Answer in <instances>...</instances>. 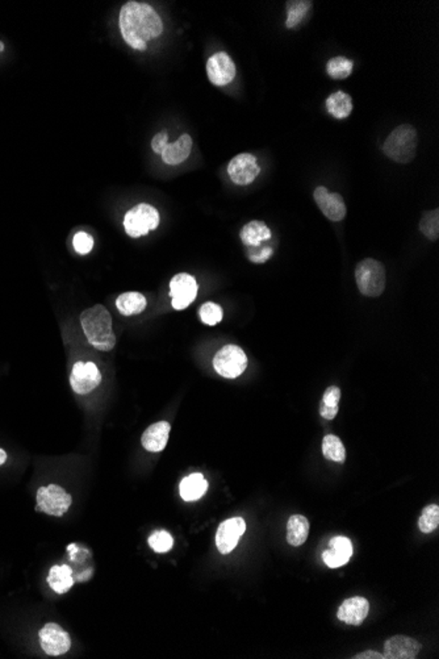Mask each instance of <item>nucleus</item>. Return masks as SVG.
I'll list each match as a JSON object with an SVG mask.
<instances>
[{"instance_id": "1", "label": "nucleus", "mask_w": 439, "mask_h": 659, "mask_svg": "<svg viewBox=\"0 0 439 659\" xmlns=\"http://www.w3.org/2000/svg\"><path fill=\"white\" fill-rule=\"evenodd\" d=\"M119 26L124 41L141 52L147 50V41L164 32V23L156 9L139 1H128L121 7Z\"/></svg>"}, {"instance_id": "2", "label": "nucleus", "mask_w": 439, "mask_h": 659, "mask_svg": "<svg viewBox=\"0 0 439 659\" xmlns=\"http://www.w3.org/2000/svg\"><path fill=\"white\" fill-rule=\"evenodd\" d=\"M84 336L93 348L101 351H110L116 345V336L112 330V317L106 307L101 304L82 312L81 315Z\"/></svg>"}, {"instance_id": "3", "label": "nucleus", "mask_w": 439, "mask_h": 659, "mask_svg": "<svg viewBox=\"0 0 439 659\" xmlns=\"http://www.w3.org/2000/svg\"><path fill=\"white\" fill-rule=\"evenodd\" d=\"M417 150V130L409 124H404L392 130L385 140L383 152L389 159L399 164L413 161Z\"/></svg>"}, {"instance_id": "4", "label": "nucleus", "mask_w": 439, "mask_h": 659, "mask_svg": "<svg viewBox=\"0 0 439 659\" xmlns=\"http://www.w3.org/2000/svg\"><path fill=\"white\" fill-rule=\"evenodd\" d=\"M358 290L368 298L380 296L385 288V269L382 262L374 258L360 261L355 267Z\"/></svg>"}, {"instance_id": "5", "label": "nucleus", "mask_w": 439, "mask_h": 659, "mask_svg": "<svg viewBox=\"0 0 439 659\" xmlns=\"http://www.w3.org/2000/svg\"><path fill=\"white\" fill-rule=\"evenodd\" d=\"M159 220V213L153 205L141 203L127 212L124 218V228L130 237H142L147 236L150 230L158 228Z\"/></svg>"}, {"instance_id": "6", "label": "nucleus", "mask_w": 439, "mask_h": 659, "mask_svg": "<svg viewBox=\"0 0 439 659\" xmlns=\"http://www.w3.org/2000/svg\"><path fill=\"white\" fill-rule=\"evenodd\" d=\"M213 367L219 376L236 379L246 370V354L237 345H225L213 358Z\"/></svg>"}, {"instance_id": "7", "label": "nucleus", "mask_w": 439, "mask_h": 659, "mask_svg": "<svg viewBox=\"0 0 439 659\" xmlns=\"http://www.w3.org/2000/svg\"><path fill=\"white\" fill-rule=\"evenodd\" d=\"M72 496L59 485L41 487L37 491V511L61 517L72 505Z\"/></svg>"}, {"instance_id": "8", "label": "nucleus", "mask_w": 439, "mask_h": 659, "mask_svg": "<svg viewBox=\"0 0 439 659\" xmlns=\"http://www.w3.org/2000/svg\"><path fill=\"white\" fill-rule=\"evenodd\" d=\"M101 374L93 362H76L70 374V385L78 395L90 394L101 385Z\"/></svg>"}, {"instance_id": "9", "label": "nucleus", "mask_w": 439, "mask_h": 659, "mask_svg": "<svg viewBox=\"0 0 439 659\" xmlns=\"http://www.w3.org/2000/svg\"><path fill=\"white\" fill-rule=\"evenodd\" d=\"M198 282L193 278V275L182 274L175 275L174 278L170 282V296H171V304L176 311H183L186 310L198 296Z\"/></svg>"}, {"instance_id": "10", "label": "nucleus", "mask_w": 439, "mask_h": 659, "mask_svg": "<svg viewBox=\"0 0 439 659\" xmlns=\"http://www.w3.org/2000/svg\"><path fill=\"white\" fill-rule=\"evenodd\" d=\"M40 643L47 655H62L70 650L72 638L58 624L49 623L40 631Z\"/></svg>"}, {"instance_id": "11", "label": "nucleus", "mask_w": 439, "mask_h": 659, "mask_svg": "<svg viewBox=\"0 0 439 659\" xmlns=\"http://www.w3.org/2000/svg\"><path fill=\"white\" fill-rule=\"evenodd\" d=\"M261 173V167L256 164V156L250 153H241L234 157L228 165L229 178L238 186H247L256 181Z\"/></svg>"}, {"instance_id": "12", "label": "nucleus", "mask_w": 439, "mask_h": 659, "mask_svg": "<svg viewBox=\"0 0 439 659\" xmlns=\"http://www.w3.org/2000/svg\"><path fill=\"white\" fill-rule=\"evenodd\" d=\"M246 531V522L242 517L228 519L221 525L216 533V546L221 554H229L236 549L238 541Z\"/></svg>"}, {"instance_id": "13", "label": "nucleus", "mask_w": 439, "mask_h": 659, "mask_svg": "<svg viewBox=\"0 0 439 659\" xmlns=\"http://www.w3.org/2000/svg\"><path fill=\"white\" fill-rule=\"evenodd\" d=\"M207 74L215 86H227L236 77V64L224 52L212 55L207 62Z\"/></svg>"}, {"instance_id": "14", "label": "nucleus", "mask_w": 439, "mask_h": 659, "mask_svg": "<svg viewBox=\"0 0 439 659\" xmlns=\"http://www.w3.org/2000/svg\"><path fill=\"white\" fill-rule=\"evenodd\" d=\"M313 198L317 203L321 212L325 218L338 223L345 219L346 216V204L343 198L337 193H329V190L324 186H320L314 190Z\"/></svg>"}, {"instance_id": "15", "label": "nucleus", "mask_w": 439, "mask_h": 659, "mask_svg": "<svg viewBox=\"0 0 439 659\" xmlns=\"http://www.w3.org/2000/svg\"><path fill=\"white\" fill-rule=\"evenodd\" d=\"M421 650V645L416 640L406 636H394L384 643V654L387 659H413Z\"/></svg>"}, {"instance_id": "16", "label": "nucleus", "mask_w": 439, "mask_h": 659, "mask_svg": "<svg viewBox=\"0 0 439 659\" xmlns=\"http://www.w3.org/2000/svg\"><path fill=\"white\" fill-rule=\"evenodd\" d=\"M368 612H370V603L366 597L355 596V597H350L342 603L337 612V617L343 623L358 626L366 620Z\"/></svg>"}, {"instance_id": "17", "label": "nucleus", "mask_w": 439, "mask_h": 659, "mask_svg": "<svg viewBox=\"0 0 439 659\" xmlns=\"http://www.w3.org/2000/svg\"><path fill=\"white\" fill-rule=\"evenodd\" d=\"M353 556V543L346 537H334L330 540L329 549L322 553L325 565L330 568H337L346 565Z\"/></svg>"}, {"instance_id": "18", "label": "nucleus", "mask_w": 439, "mask_h": 659, "mask_svg": "<svg viewBox=\"0 0 439 659\" xmlns=\"http://www.w3.org/2000/svg\"><path fill=\"white\" fill-rule=\"evenodd\" d=\"M171 425L167 422H159L150 425L142 434V446L150 453H159L166 448Z\"/></svg>"}, {"instance_id": "19", "label": "nucleus", "mask_w": 439, "mask_h": 659, "mask_svg": "<svg viewBox=\"0 0 439 659\" xmlns=\"http://www.w3.org/2000/svg\"><path fill=\"white\" fill-rule=\"evenodd\" d=\"M191 149L193 138L190 135H182L175 142L169 144L161 156L167 165H181L191 154Z\"/></svg>"}, {"instance_id": "20", "label": "nucleus", "mask_w": 439, "mask_h": 659, "mask_svg": "<svg viewBox=\"0 0 439 659\" xmlns=\"http://www.w3.org/2000/svg\"><path fill=\"white\" fill-rule=\"evenodd\" d=\"M208 491V482L199 473L186 476L179 485V494L186 502H195Z\"/></svg>"}, {"instance_id": "21", "label": "nucleus", "mask_w": 439, "mask_h": 659, "mask_svg": "<svg viewBox=\"0 0 439 659\" xmlns=\"http://www.w3.org/2000/svg\"><path fill=\"white\" fill-rule=\"evenodd\" d=\"M47 583L57 594H66L74 586L73 570L67 565L53 566L49 571Z\"/></svg>"}, {"instance_id": "22", "label": "nucleus", "mask_w": 439, "mask_h": 659, "mask_svg": "<svg viewBox=\"0 0 439 659\" xmlns=\"http://www.w3.org/2000/svg\"><path fill=\"white\" fill-rule=\"evenodd\" d=\"M309 534V522L302 514H293L287 524V541L292 546H302Z\"/></svg>"}, {"instance_id": "23", "label": "nucleus", "mask_w": 439, "mask_h": 659, "mask_svg": "<svg viewBox=\"0 0 439 659\" xmlns=\"http://www.w3.org/2000/svg\"><path fill=\"white\" fill-rule=\"evenodd\" d=\"M271 238V230L262 221H250L241 230V241L247 247H259Z\"/></svg>"}, {"instance_id": "24", "label": "nucleus", "mask_w": 439, "mask_h": 659, "mask_svg": "<svg viewBox=\"0 0 439 659\" xmlns=\"http://www.w3.org/2000/svg\"><path fill=\"white\" fill-rule=\"evenodd\" d=\"M325 106L334 119H346L353 111V99L346 92L337 91L330 95L325 101Z\"/></svg>"}, {"instance_id": "25", "label": "nucleus", "mask_w": 439, "mask_h": 659, "mask_svg": "<svg viewBox=\"0 0 439 659\" xmlns=\"http://www.w3.org/2000/svg\"><path fill=\"white\" fill-rule=\"evenodd\" d=\"M147 299L142 293H125L116 299V308L124 316H135L147 308Z\"/></svg>"}, {"instance_id": "26", "label": "nucleus", "mask_w": 439, "mask_h": 659, "mask_svg": "<svg viewBox=\"0 0 439 659\" xmlns=\"http://www.w3.org/2000/svg\"><path fill=\"white\" fill-rule=\"evenodd\" d=\"M341 400V390L337 385H330L325 390L320 404V415L326 420L336 419L338 413V404Z\"/></svg>"}, {"instance_id": "27", "label": "nucleus", "mask_w": 439, "mask_h": 659, "mask_svg": "<svg viewBox=\"0 0 439 659\" xmlns=\"http://www.w3.org/2000/svg\"><path fill=\"white\" fill-rule=\"evenodd\" d=\"M322 454L326 459L343 463L346 461V450L339 437L328 434L322 439Z\"/></svg>"}, {"instance_id": "28", "label": "nucleus", "mask_w": 439, "mask_h": 659, "mask_svg": "<svg viewBox=\"0 0 439 659\" xmlns=\"http://www.w3.org/2000/svg\"><path fill=\"white\" fill-rule=\"evenodd\" d=\"M354 62L346 57H334L326 64V73L333 79H346L353 73Z\"/></svg>"}, {"instance_id": "29", "label": "nucleus", "mask_w": 439, "mask_h": 659, "mask_svg": "<svg viewBox=\"0 0 439 659\" xmlns=\"http://www.w3.org/2000/svg\"><path fill=\"white\" fill-rule=\"evenodd\" d=\"M311 1H287V20H285V27L295 28L299 26L305 18L307 12L311 9Z\"/></svg>"}, {"instance_id": "30", "label": "nucleus", "mask_w": 439, "mask_h": 659, "mask_svg": "<svg viewBox=\"0 0 439 659\" xmlns=\"http://www.w3.org/2000/svg\"><path fill=\"white\" fill-rule=\"evenodd\" d=\"M439 525V507L437 504H431L423 508L418 519V528L422 533L429 534L435 531Z\"/></svg>"}, {"instance_id": "31", "label": "nucleus", "mask_w": 439, "mask_h": 659, "mask_svg": "<svg viewBox=\"0 0 439 659\" xmlns=\"http://www.w3.org/2000/svg\"><path fill=\"white\" fill-rule=\"evenodd\" d=\"M420 230L423 233V236L435 241L439 237V210H433L423 213L421 221H420Z\"/></svg>"}, {"instance_id": "32", "label": "nucleus", "mask_w": 439, "mask_h": 659, "mask_svg": "<svg viewBox=\"0 0 439 659\" xmlns=\"http://www.w3.org/2000/svg\"><path fill=\"white\" fill-rule=\"evenodd\" d=\"M199 316H200V320L207 324V325H216L219 324V321L222 320V308L219 307V304L216 303H204L200 310H199Z\"/></svg>"}, {"instance_id": "33", "label": "nucleus", "mask_w": 439, "mask_h": 659, "mask_svg": "<svg viewBox=\"0 0 439 659\" xmlns=\"http://www.w3.org/2000/svg\"><path fill=\"white\" fill-rule=\"evenodd\" d=\"M149 546L156 553H166L173 548L174 540L171 534L166 531H156L149 537Z\"/></svg>"}, {"instance_id": "34", "label": "nucleus", "mask_w": 439, "mask_h": 659, "mask_svg": "<svg viewBox=\"0 0 439 659\" xmlns=\"http://www.w3.org/2000/svg\"><path fill=\"white\" fill-rule=\"evenodd\" d=\"M73 247L78 254L86 256L93 249V238L86 232H79L74 236Z\"/></svg>"}, {"instance_id": "35", "label": "nucleus", "mask_w": 439, "mask_h": 659, "mask_svg": "<svg viewBox=\"0 0 439 659\" xmlns=\"http://www.w3.org/2000/svg\"><path fill=\"white\" fill-rule=\"evenodd\" d=\"M167 145H169L167 132H161L152 140V147H153V152L156 154H162V152L165 150Z\"/></svg>"}, {"instance_id": "36", "label": "nucleus", "mask_w": 439, "mask_h": 659, "mask_svg": "<svg viewBox=\"0 0 439 659\" xmlns=\"http://www.w3.org/2000/svg\"><path fill=\"white\" fill-rule=\"evenodd\" d=\"M273 253H274V250H273L271 247H263V249H261V250L256 252V253H250V254H249V259H250L251 262H254V264H263V262L268 261V259L271 258Z\"/></svg>"}, {"instance_id": "37", "label": "nucleus", "mask_w": 439, "mask_h": 659, "mask_svg": "<svg viewBox=\"0 0 439 659\" xmlns=\"http://www.w3.org/2000/svg\"><path fill=\"white\" fill-rule=\"evenodd\" d=\"M354 659H365V658H375V659H383V654L380 653H376V651L367 650L363 651V653H359L355 657H353Z\"/></svg>"}, {"instance_id": "38", "label": "nucleus", "mask_w": 439, "mask_h": 659, "mask_svg": "<svg viewBox=\"0 0 439 659\" xmlns=\"http://www.w3.org/2000/svg\"><path fill=\"white\" fill-rule=\"evenodd\" d=\"M7 461V454L3 449H0V465H3Z\"/></svg>"}, {"instance_id": "39", "label": "nucleus", "mask_w": 439, "mask_h": 659, "mask_svg": "<svg viewBox=\"0 0 439 659\" xmlns=\"http://www.w3.org/2000/svg\"><path fill=\"white\" fill-rule=\"evenodd\" d=\"M3 49H4V45H3V43H0V52H1Z\"/></svg>"}]
</instances>
